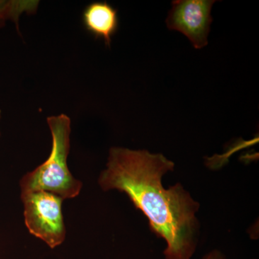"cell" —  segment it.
Here are the masks:
<instances>
[{
  "label": "cell",
  "mask_w": 259,
  "mask_h": 259,
  "mask_svg": "<svg viewBox=\"0 0 259 259\" xmlns=\"http://www.w3.org/2000/svg\"><path fill=\"white\" fill-rule=\"evenodd\" d=\"M202 259H228L221 250L214 249L211 250L207 254L204 255Z\"/></svg>",
  "instance_id": "obj_7"
},
{
  "label": "cell",
  "mask_w": 259,
  "mask_h": 259,
  "mask_svg": "<svg viewBox=\"0 0 259 259\" xmlns=\"http://www.w3.org/2000/svg\"><path fill=\"white\" fill-rule=\"evenodd\" d=\"M0 117H1V110H0Z\"/></svg>",
  "instance_id": "obj_8"
},
{
  "label": "cell",
  "mask_w": 259,
  "mask_h": 259,
  "mask_svg": "<svg viewBox=\"0 0 259 259\" xmlns=\"http://www.w3.org/2000/svg\"><path fill=\"white\" fill-rule=\"evenodd\" d=\"M38 5L39 1L35 0H0V27L8 20L14 22L18 27L20 17L23 13H35Z\"/></svg>",
  "instance_id": "obj_6"
},
{
  "label": "cell",
  "mask_w": 259,
  "mask_h": 259,
  "mask_svg": "<svg viewBox=\"0 0 259 259\" xmlns=\"http://www.w3.org/2000/svg\"><path fill=\"white\" fill-rule=\"evenodd\" d=\"M214 0H177L172 2L166 23L169 30L184 34L194 49L208 44L207 37L212 22L211 10Z\"/></svg>",
  "instance_id": "obj_4"
},
{
  "label": "cell",
  "mask_w": 259,
  "mask_h": 259,
  "mask_svg": "<svg viewBox=\"0 0 259 259\" xmlns=\"http://www.w3.org/2000/svg\"><path fill=\"white\" fill-rule=\"evenodd\" d=\"M82 20L83 26L90 33L110 47L112 37L119 28L117 10L107 2H95L85 8Z\"/></svg>",
  "instance_id": "obj_5"
},
{
  "label": "cell",
  "mask_w": 259,
  "mask_h": 259,
  "mask_svg": "<svg viewBox=\"0 0 259 259\" xmlns=\"http://www.w3.org/2000/svg\"><path fill=\"white\" fill-rule=\"evenodd\" d=\"M25 224L30 234L42 240L54 249L66 238L62 214L63 199L45 191L21 194Z\"/></svg>",
  "instance_id": "obj_3"
},
{
  "label": "cell",
  "mask_w": 259,
  "mask_h": 259,
  "mask_svg": "<svg viewBox=\"0 0 259 259\" xmlns=\"http://www.w3.org/2000/svg\"><path fill=\"white\" fill-rule=\"evenodd\" d=\"M175 163L162 153L112 147L106 168L99 177L104 191L127 194L149 222L154 234L166 242V259H191L199 242V203L180 183L165 189L162 178L175 169Z\"/></svg>",
  "instance_id": "obj_1"
},
{
  "label": "cell",
  "mask_w": 259,
  "mask_h": 259,
  "mask_svg": "<svg viewBox=\"0 0 259 259\" xmlns=\"http://www.w3.org/2000/svg\"><path fill=\"white\" fill-rule=\"evenodd\" d=\"M52 137V147L47 161L21 179V194L45 191L59 196L63 200L77 197L82 182L76 180L68 168L70 151L71 120L65 114L47 118Z\"/></svg>",
  "instance_id": "obj_2"
}]
</instances>
